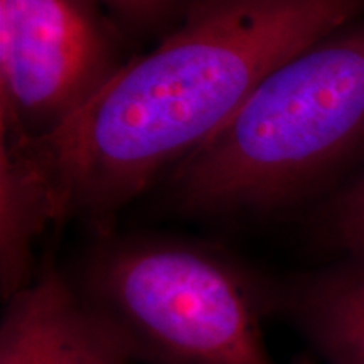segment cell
<instances>
[{
  "instance_id": "obj_1",
  "label": "cell",
  "mask_w": 364,
  "mask_h": 364,
  "mask_svg": "<svg viewBox=\"0 0 364 364\" xmlns=\"http://www.w3.org/2000/svg\"><path fill=\"white\" fill-rule=\"evenodd\" d=\"M364 16V0H193L152 51L113 73L26 150L54 223L81 216L105 235L125 204L176 169L277 66Z\"/></svg>"
},
{
  "instance_id": "obj_2",
  "label": "cell",
  "mask_w": 364,
  "mask_h": 364,
  "mask_svg": "<svg viewBox=\"0 0 364 364\" xmlns=\"http://www.w3.org/2000/svg\"><path fill=\"white\" fill-rule=\"evenodd\" d=\"M364 159V16L294 54L169 179L191 216L267 215L327 196Z\"/></svg>"
},
{
  "instance_id": "obj_3",
  "label": "cell",
  "mask_w": 364,
  "mask_h": 364,
  "mask_svg": "<svg viewBox=\"0 0 364 364\" xmlns=\"http://www.w3.org/2000/svg\"><path fill=\"white\" fill-rule=\"evenodd\" d=\"M70 280L134 363L273 364L263 321L277 287L206 245L103 236Z\"/></svg>"
},
{
  "instance_id": "obj_4",
  "label": "cell",
  "mask_w": 364,
  "mask_h": 364,
  "mask_svg": "<svg viewBox=\"0 0 364 364\" xmlns=\"http://www.w3.org/2000/svg\"><path fill=\"white\" fill-rule=\"evenodd\" d=\"M120 66L86 0H0V135L51 134Z\"/></svg>"
},
{
  "instance_id": "obj_5",
  "label": "cell",
  "mask_w": 364,
  "mask_h": 364,
  "mask_svg": "<svg viewBox=\"0 0 364 364\" xmlns=\"http://www.w3.org/2000/svg\"><path fill=\"white\" fill-rule=\"evenodd\" d=\"M0 364H135L93 317L71 280L44 267L7 300Z\"/></svg>"
},
{
  "instance_id": "obj_6",
  "label": "cell",
  "mask_w": 364,
  "mask_h": 364,
  "mask_svg": "<svg viewBox=\"0 0 364 364\" xmlns=\"http://www.w3.org/2000/svg\"><path fill=\"white\" fill-rule=\"evenodd\" d=\"M277 311L329 364H364V252L277 287Z\"/></svg>"
},
{
  "instance_id": "obj_7",
  "label": "cell",
  "mask_w": 364,
  "mask_h": 364,
  "mask_svg": "<svg viewBox=\"0 0 364 364\" xmlns=\"http://www.w3.org/2000/svg\"><path fill=\"white\" fill-rule=\"evenodd\" d=\"M54 223L43 181L16 140L0 144V287L9 300L33 282L34 243Z\"/></svg>"
},
{
  "instance_id": "obj_8",
  "label": "cell",
  "mask_w": 364,
  "mask_h": 364,
  "mask_svg": "<svg viewBox=\"0 0 364 364\" xmlns=\"http://www.w3.org/2000/svg\"><path fill=\"white\" fill-rule=\"evenodd\" d=\"M312 240L339 255L364 252V159L343 184H338L314 209Z\"/></svg>"
},
{
  "instance_id": "obj_9",
  "label": "cell",
  "mask_w": 364,
  "mask_h": 364,
  "mask_svg": "<svg viewBox=\"0 0 364 364\" xmlns=\"http://www.w3.org/2000/svg\"><path fill=\"white\" fill-rule=\"evenodd\" d=\"M129 24L145 27L166 19L189 0H98Z\"/></svg>"
},
{
  "instance_id": "obj_10",
  "label": "cell",
  "mask_w": 364,
  "mask_h": 364,
  "mask_svg": "<svg viewBox=\"0 0 364 364\" xmlns=\"http://www.w3.org/2000/svg\"><path fill=\"white\" fill-rule=\"evenodd\" d=\"M289 364H316V358L309 353L299 354V356H295Z\"/></svg>"
}]
</instances>
